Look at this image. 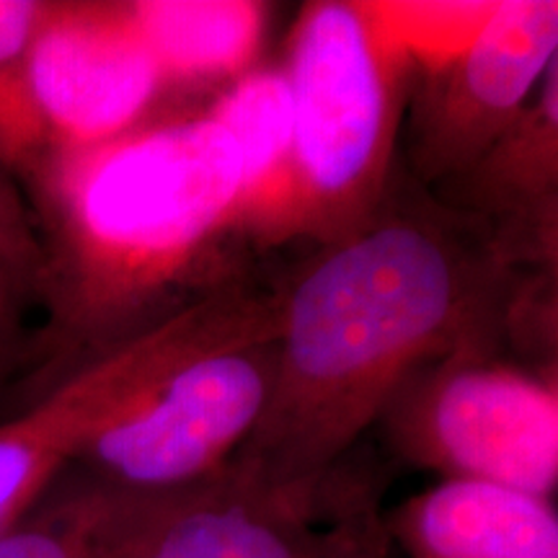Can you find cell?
<instances>
[{
    "label": "cell",
    "instance_id": "obj_14",
    "mask_svg": "<svg viewBox=\"0 0 558 558\" xmlns=\"http://www.w3.org/2000/svg\"><path fill=\"white\" fill-rule=\"evenodd\" d=\"M135 499L75 465L0 535V558H111Z\"/></svg>",
    "mask_w": 558,
    "mask_h": 558
},
{
    "label": "cell",
    "instance_id": "obj_7",
    "mask_svg": "<svg viewBox=\"0 0 558 558\" xmlns=\"http://www.w3.org/2000/svg\"><path fill=\"white\" fill-rule=\"evenodd\" d=\"M558 60V3L507 0L463 54L427 75L411 128L418 177L450 184L527 107Z\"/></svg>",
    "mask_w": 558,
    "mask_h": 558
},
{
    "label": "cell",
    "instance_id": "obj_6",
    "mask_svg": "<svg viewBox=\"0 0 558 558\" xmlns=\"http://www.w3.org/2000/svg\"><path fill=\"white\" fill-rule=\"evenodd\" d=\"M403 458L442 481L548 499L558 484L556 369L530 373L460 352L418 373L383 414Z\"/></svg>",
    "mask_w": 558,
    "mask_h": 558
},
{
    "label": "cell",
    "instance_id": "obj_4",
    "mask_svg": "<svg viewBox=\"0 0 558 558\" xmlns=\"http://www.w3.org/2000/svg\"><path fill=\"white\" fill-rule=\"evenodd\" d=\"M277 329V298L243 279L194 300L99 357L0 424V535L24 520L111 418L199 349Z\"/></svg>",
    "mask_w": 558,
    "mask_h": 558
},
{
    "label": "cell",
    "instance_id": "obj_17",
    "mask_svg": "<svg viewBox=\"0 0 558 558\" xmlns=\"http://www.w3.org/2000/svg\"><path fill=\"white\" fill-rule=\"evenodd\" d=\"M54 0H0V65L29 58Z\"/></svg>",
    "mask_w": 558,
    "mask_h": 558
},
{
    "label": "cell",
    "instance_id": "obj_1",
    "mask_svg": "<svg viewBox=\"0 0 558 558\" xmlns=\"http://www.w3.org/2000/svg\"><path fill=\"white\" fill-rule=\"evenodd\" d=\"M507 275L492 243L465 246L418 213L380 209L320 246L277 295L269 403L226 471L279 497L318 494L418 373L488 349Z\"/></svg>",
    "mask_w": 558,
    "mask_h": 558
},
{
    "label": "cell",
    "instance_id": "obj_3",
    "mask_svg": "<svg viewBox=\"0 0 558 558\" xmlns=\"http://www.w3.org/2000/svg\"><path fill=\"white\" fill-rule=\"evenodd\" d=\"M411 70L369 3L303 5L282 65L292 104V241L326 246L386 205Z\"/></svg>",
    "mask_w": 558,
    "mask_h": 558
},
{
    "label": "cell",
    "instance_id": "obj_2",
    "mask_svg": "<svg viewBox=\"0 0 558 558\" xmlns=\"http://www.w3.org/2000/svg\"><path fill=\"white\" fill-rule=\"evenodd\" d=\"M41 246V354L68 375L235 282L246 169L213 109L52 148L24 179Z\"/></svg>",
    "mask_w": 558,
    "mask_h": 558
},
{
    "label": "cell",
    "instance_id": "obj_5",
    "mask_svg": "<svg viewBox=\"0 0 558 558\" xmlns=\"http://www.w3.org/2000/svg\"><path fill=\"white\" fill-rule=\"evenodd\" d=\"M275 378V331L199 349L111 418L78 469L140 497L215 478L259 427Z\"/></svg>",
    "mask_w": 558,
    "mask_h": 558
},
{
    "label": "cell",
    "instance_id": "obj_9",
    "mask_svg": "<svg viewBox=\"0 0 558 558\" xmlns=\"http://www.w3.org/2000/svg\"><path fill=\"white\" fill-rule=\"evenodd\" d=\"M316 497H279L228 471L205 484L135 499L111 558H369L311 527Z\"/></svg>",
    "mask_w": 558,
    "mask_h": 558
},
{
    "label": "cell",
    "instance_id": "obj_16",
    "mask_svg": "<svg viewBox=\"0 0 558 558\" xmlns=\"http://www.w3.org/2000/svg\"><path fill=\"white\" fill-rule=\"evenodd\" d=\"M41 246L29 199L0 166V339L16 341L24 313L39 303Z\"/></svg>",
    "mask_w": 558,
    "mask_h": 558
},
{
    "label": "cell",
    "instance_id": "obj_15",
    "mask_svg": "<svg viewBox=\"0 0 558 558\" xmlns=\"http://www.w3.org/2000/svg\"><path fill=\"white\" fill-rule=\"evenodd\" d=\"M411 68L437 73L471 47L497 3H369Z\"/></svg>",
    "mask_w": 558,
    "mask_h": 558
},
{
    "label": "cell",
    "instance_id": "obj_8",
    "mask_svg": "<svg viewBox=\"0 0 558 558\" xmlns=\"http://www.w3.org/2000/svg\"><path fill=\"white\" fill-rule=\"evenodd\" d=\"M26 70L52 148L137 128L166 90L124 0H54Z\"/></svg>",
    "mask_w": 558,
    "mask_h": 558
},
{
    "label": "cell",
    "instance_id": "obj_13",
    "mask_svg": "<svg viewBox=\"0 0 558 558\" xmlns=\"http://www.w3.org/2000/svg\"><path fill=\"white\" fill-rule=\"evenodd\" d=\"M209 109L243 156V241L256 248L292 241V104L282 68H251Z\"/></svg>",
    "mask_w": 558,
    "mask_h": 558
},
{
    "label": "cell",
    "instance_id": "obj_18",
    "mask_svg": "<svg viewBox=\"0 0 558 558\" xmlns=\"http://www.w3.org/2000/svg\"><path fill=\"white\" fill-rule=\"evenodd\" d=\"M13 344L16 341H9V339H0V373H3L5 365L11 362V352H13Z\"/></svg>",
    "mask_w": 558,
    "mask_h": 558
},
{
    "label": "cell",
    "instance_id": "obj_12",
    "mask_svg": "<svg viewBox=\"0 0 558 558\" xmlns=\"http://www.w3.org/2000/svg\"><path fill=\"white\" fill-rule=\"evenodd\" d=\"M169 86L233 83L256 68L269 5L254 0H124Z\"/></svg>",
    "mask_w": 558,
    "mask_h": 558
},
{
    "label": "cell",
    "instance_id": "obj_11",
    "mask_svg": "<svg viewBox=\"0 0 558 558\" xmlns=\"http://www.w3.org/2000/svg\"><path fill=\"white\" fill-rule=\"evenodd\" d=\"M409 558H558L554 501L476 481H439L396 514Z\"/></svg>",
    "mask_w": 558,
    "mask_h": 558
},
{
    "label": "cell",
    "instance_id": "obj_10",
    "mask_svg": "<svg viewBox=\"0 0 558 558\" xmlns=\"http://www.w3.org/2000/svg\"><path fill=\"white\" fill-rule=\"evenodd\" d=\"M448 186L460 207L501 222L492 246L507 264L535 254L556 264L558 60L527 107Z\"/></svg>",
    "mask_w": 558,
    "mask_h": 558
}]
</instances>
